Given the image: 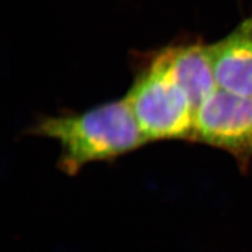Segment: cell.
Returning a JSON list of instances; mask_svg holds the SVG:
<instances>
[{
	"label": "cell",
	"mask_w": 252,
	"mask_h": 252,
	"mask_svg": "<svg viewBox=\"0 0 252 252\" xmlns=\"http://www.w3.org/2000/svg\"><path fill=\"white\" fill-rule=\"evenodd\" d=\"M29 133L58 142V167L70 177L90 163L117 159L148 143L124 97L82 113L39 118Z\"/></svg>",
	"instance_id": "obj_1"
},
{
	"label": "cell",
	"mask_w": 252,
	"mask_h": 252,
	"mask_svg": "<svg viewBox=\"0 0 252 252\" xmlns=\"http://www.w3.org/2000/svg\"><path fill=\"white\" fill-rule=\"evenodd\" d=\"M124 98L148 143L162 140L193 141L195 110L160 51L140 60Z\"/></svg>",
	"instance_id": "obj_2"
},
{
	"label": "cell",
	"mask_w": 252,
	"mask_h": 252,
	"mask_svg": "<svg viewBox=\"0 0 252 252\" xmlns=\"http://www.w3.org/2000/svg\"><path fill=\"white\" fill-rule=\"evenodd\" d=\"M192 142L229 153L246 168L252 159V98L218 89L196 110Z\"/></svg>",
	"instance_id": "obj_3"
},
{
	"label": "cell",
	"mask_w": 252,
	"mask_h": 252,
	"mask_svg": "<svg viewBox=\"0 0 252 252\" xmlns=\"http://www.w3.org/2000/svg\"><path fill=\"white\" fill-rule=\"evenodd\" d=\"M209 55L219 89L252 98V17L209 44Z\"/></svg>",
	"instance_id": "obj_4"
},
{
	"label": "cell",
	"mask_w": 252,
	"mask_h": 252,
	"mask_svg": "<svg viewBox=\"0 0 252 252\" xmlns=\"http://www.w3.org/2000/svg\"><path fill=\"white\" fill-rule=\"evenodd\" d=\"M159 51L196 113L203 102L219 89L211 65L209 44L183 41Z\"/></svg>",
	"instance_id": "obj_5"
}]
</instances>
